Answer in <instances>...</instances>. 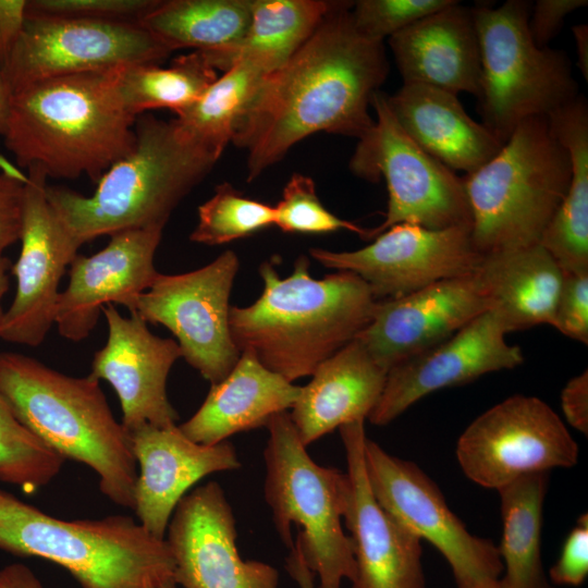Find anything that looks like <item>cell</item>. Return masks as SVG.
Listing matches in <instances>:
<instances>
[{
	"mask_svg": "<svg viewBox=\"0 0 588 588\" xmlns=\"http://www.w3.org/2000/svg\"><path fill=\"white\" fill-rule=\"evenodd\" d=\"M250 22V0L160 1L138 24L171 51H213L235 45Z\"/></svg>",
	"mask_w": 588,
	"mask_h": 588,
	"instance_id": "cell-32",
	"label": "cell"
},
{
	"mask_svg": "<svg viewBox=\"0 0 588 588\" xmlns=\"http://www.w3.org/2000/svg\"><path fill=\"white\" fill-rule=\"evenodd\" d=\"M574 36L576 53H577V66L588 81V26L587 24H577L572 27Z\"/></svg>",
	"mask_w": 588,
	"mask_h": 588,
	"instance_id": "cell-48",
	"label": "cell"
},
{
	"mask_svg": "<svg viewBox=\"0 0 588 588\" xmlns=\"http://www.w3.org/2000/svg\"><path fill=\"white\" fill-rule=\"evenodd\" d=\"M285 568L298 588H316V575L307 566L297 542L290 549L285 559Z\"/></svg>",
	"mask_w": 588,
	"mask_h": 588,
	"instance_id": "cell-46",
	"label": "cell"
},
{
	"mask_svg": "<svg viewBox=\"0 0 588 588\" xmlns=\"http://www.w3.org/2000/svg\"><path fill=\"white\" fill-rule=\"evenodd\" d=\"M578 454L576 441L552 407L522 394L475 418L456 444L465 476L494 490L527 475L573 467Z\"/></svg>",
	"mask_w": 588,
	"mask_h": 588,
	"instance_id": "cell-11",
	"label": "cell"
},
{
	"mask_svg": "<svg viewBox=\"0 0 588 588\" xmlns=\"http://www.w3.org/2000/svg\"><path fill=\"white\" fill-rule=\"evenodd\" d=\"M351 2H335L310 38L267 75L232 143L247 152V181L302 139L327 132L360 138L372 125V95L389 73L383 41L363 36Z\"/></svg>",
	"mask_w": 588,
	"mask_h": 588,
	"instance_id": "cell-1",
	"label": "cell"
},
{
	"mask_svg": "<svg viewBox=\"0 0 588 588\" xmlns=\"http://www.w3.org/2000/svg\"><path fill=\"white\" fill-rule=\"evenodd\" d=\"M117 68L48 78L14 91L2 136L16 163L47 177L85 174L97 184L131 154L137 118L118 97Z\"/></svg>",
	"mask_w": 588,
	"mask_h": 588,
	"instance_id": "cell-3",
	"label": "cell"
},
{
	"mask_svg": "<svg viewBox=\"0 0 588 588\" xmlns=\"http://www.w3.org/2000/svg\"><path fill=\"white\" fill-rule=\"evenodd\" d=\"M488 310L473 273L441 280L400 297L377 301L369 323L356 340L389 371Z\"/></svg>",
	"mask_w": 588,
	"mask_h": 588,
	"instance_id": "cell-22",
	"label": "cell"
},
{
	"mask_svg": "<svg viewBox=\"0 0 588 588\" xmlns=\"http://www.w3.org/2000/svg\"><path fill=\"white\" fill-rule=\"evenodd\" d=\"M549 473L531 474L497 490L501 500L502 537L498 546L504 588H558L541 556L542 509Z\"/></svg>",
	"mask_w": 588,
	"mask_h": 588,
	"instance_id": "cell-31",
	"label": "cell"
},
{
	"mask_svg": "<svg viewBox=\"0 0 588 588\" xmlns=\"http://www.w3.org/2000/svg\"><path fill=\"white\" fill-rule=\"evenodd\" d=\"M309 254L326 268L362 278L377 301L470 274L483 256L473 244L470 228L431 230L412 223L395 224L356 250L314 247Z\"/></svg>",
	"mask_w": 588,
	"mask_h": 588,
	"instance_id": "cell-15",
	"label": "cell"
},
{
	"mask_svg": "<svg viewBox=\"0 0 588 588\" xmlns=\"http://www.w3.org/2000/svg\"><path fill=\"white\" fill-rule=\"evenodd\" d=\"M266 427L265 498L277 532L289 550L297 542L318 588H341L355 576L352 542L342 525L346 473L309 456L289 412L273 416Z\"/></svg>",
	"mask_w": 588,
	"mask_h": 588,
	"instance_id": "cell-8",
	"label": "cell"
},
{
	"mask_svg": "<svg viewBox=\"0 0 588 588\" xmlns=\"http://www.w3.org/2000/svg\"><path fill=\"white\" fill-rule=\"evenodd\" d=\"M505 335L498 316L488 310L443 342L395 365L369 421L385 426L432 392L522 365L520 348L509 344Z\"/></svg>",
	"mask_w": 588,
	"mask_h": 588,
	"instance_id": "cell-19",
	"label": "cell"
},
{
	"mask_svg": "<svg viewBox=\"0 0 588 588\" xmlns=\"http://www.w3.org/2000/svg\"><path fill=\"white\" fill-rule=\"evenodd\" d=\"M46 179L39 169H28L21 252L10 270L16 292L0 328L2 340L32 347L39 346L54 324L60 280L82 246L49 204Z\"/></svg>",
	"mask_w": 588,
	"mask_h": 588,
	"instance_id": "cell-16",
	"label": "cell"
},
{
	"mask_svg": "<svg viewBox=\"0 0 588 588\" xmlns=\"http://www.w3.org/2000/svg\"><path fill=\"white\" fill-rule=\"evenodd\" d=\"M266 76L250 62H236L176 113L175 126L187 139L220 157Z\"/></svg>",
	"mask_w": 588,
	"mask_h": 588,
	"instance_id": "cell-34",
	"label": "cell"
},
{
	"mask_svg": "<svg viewBox=\"0 0 588 588\" xmlns=\"http://www.w3.org/2000/svg\"><path fill=\"white\" fill-rule=\"evenodd\" d=\"M387 373L356 339L322 362L290 413L302 443L307 448L345 424L368 418Z\"/></svg>",
	"mask_w": 588,
	"mask_h": 588,
	"instance_id": "cell-26",
	"label": "cell"
},
{
	"mask_svg": "<svg viewBox=\"0 0 588 588\" xmlns=\"http://www.w3.org/2000/svg\"><path fill=\"white\" fill-rule=\"evenodd\" d=\"M345 450L347 493L343 522L352 542V588H426L421 540L390 515L367 479L365 420L339 428Z\"/></svg>",
	"mask_w": 588,
	"mask_h": 588,
	"instance_id": "cell-18",
	"label": "cell"
},
{
	"mask_svg": "<svg viewBox=\"0 0 588 588\" xmlns=\"http://www.w3.org/2000/svg\"><path fill=\"white\" fill-rule=\"evenodd\" d=\"M155 588H177V585L175 581H168V583H164V584H161Z\"/></svg>",
	"mask_w": 588,
	"mask_h": 588,
	"instance_id": "cell-52",
	"label": "cell"
},
{
	"mask_svg": "<svg viewBox=\"0 0 588 588\" xmlns=\"http://www.w3.org/2000/svg\"><path fill=\"white\" fill-rule=\"evenodd\" d=\"M171 52L138 22L26 12L21 37L2 72L13 94L48 78L132 63L159 64Z\"/></svg>",
	"mask_w": 588,
	"mask_h": 588,
	"instance_id": "cell-13",
	"label": "cell"
},
{
	"mask_svg": "<svg viewBox=\"0 0 588 588\" xmlns=\"http://www.w3.org/2000/svg\"><path fill=\"white\" fill-rule=\"evenodd\" d=\"M403 84L478 98L481 64L473 7L454 0L389 38Z\"/></svg>",
	"mask_w": 588,
	"mask_h": 588,
	"instance_id": "cell-24",
	"label": "cell"
},
{
	"mask_svg": "<svg viewBox=\"0 0 588 588\" xmlns=\"http://www.w3.org/2000/svg\"><path fill=\"white\" fill-rule=\"evenodd\" d=\"M530 9L525 0L473 7L481 64L478 111L502 143L522 121L548 117L579 95L568 56L532 40Z\"/></svg>",
	"mask_w": 588,
	"mask_h": 588,
	"instance_id": "cell-9",
	"label": "cell"
},
{
	"mask_svg": "<svg viewBox=\"0 0 588 588\" xmlns=\"http://www.w3.org/2000/svg\"><path fill=\"white\" fill-rule=\"evenodd\" d=\"M126 432L138 467L133 510L138 523L158 539H166L177 503L195 483L210 474L241 467L229 441L197 443L177 425L145 424Z\"/></svg>",
	"mask_w": 588,
	"mask_h": 588,
	"instance_id": "cell-23",
	"label": "cell"
},
{
	"mask_svg": "<svg viewBox=\"0 0 588 588\" xmlns=\"http://www.w3.org/2000/svg\"><path fill=\"white\" fill-rule=\"evenodd\" d=\"M108 326L105 346L93 357L88 376L115 391L126 431L149 424L176 425L179 415L167 395V379L182 357L177 342L151 333L137 313L122 316L113 304L102 308Z\"/></svg>",
	"mask_w": 588,
	"mask_h": 588,
	"instance_id": "cell-21",
	"label": "cell"
},
{
	"mask_svg": "<svg viewBox=\"0 0 588 588\" xmlns=\"http://www.w3.org/2000/svg\"><path fill=\"white\" fill-rule=\"evenodd\" d=\"M555 586L578 587L588 577V514H581L567 535L560 555L549 572Z\"/></svg>",
	"mask_w": 588,
	"mask_h": 588,
	"instance_id": "cell-41",
	"label": "cell"
},
{
	"mask_svg": "<svg viewBox=\"0 0 588 588\" xmlns=\"http://www.w3.org/2000/svg\"><path fill=\"white\" fill-rule=\"evenodd\" d=\"M0 549L65 568L82 588H155L174 580L166 539L125 515L52 517L0 489Z\"/></svg>",
	"mask_w": 588,
	"mask_h": 588,
	"instance_id": "cell-6",
	"label": "cell"
},
{
	"mask_svg": "<svg viewBox=\"0 0 588 588\" xmlns=\"http://www.w3.org/2000/svg\"><path fill=\"white\" fill-rule=\"evenodd\" d=\"M588 4L587 0H538L531 5L528 28L538 47L548 44L560 30L564 19Z\"/></svg>",
	"mask_w": 588,
	"mask_h": 588,
	"instance_id": "cell-43",
	"label": "cell"
},
{
	"mask_svg": "<svg viewBox=\"0 0 588 588\" xmlns=\"http://www.w3.org/2000/svg\"><path fill=\"white\" fill-rule=\"evenodd\" d=\"M26 0H0V65L16 46L26 20Z\"/></svg>",
	"mask_w": 588,
	"mask_h": 588,
	"instance_id": "cell-45",
	"label": "cell"
},
{
	"mask_svg": "<svg viewBox=\"0 0 588 588\" xmlns=\"http://www.w3.org/2000/svg\"><path fill=\"white\" fill-rule=\"evenodd\" d=\"M135 132L132 152L105 172L91 195L46 186L49 204L82 245L125 230L164 228L219 159L182 135L173 120L140 114Z\"/></svg>",
	"mask_w": 588,
	"mask_h": 588,
	"instance_id": "cell-4",
	"label": "cell"
},
{
	"mask_svg": "<svg viewBox=\"0 0 588 588\" xmlns=\"http://www.w3.org/2000/svg\"><path fill=\"white\" fill-rule=\"evenodd\" d=\"M64 461L17 420L0 395V481L33 492L48 485Z\"/></svg>",
	"mask_w": 588,
	"mask_h": 588,
	"instance_id": "cell-35",
	"label": "cell"
},
{
	"mask_svg": "<svg viewBox=\"0 0 588 588\" xmlns=\"http://www.w3.org/2000/svg\"><path fill=\"white\" fill-rule=\"evenodd\" d=\"M373 125L357 140L350 170L358 177L384 179L388 209L383 222L369 229L368 240L400 223L431 230L471 226L463 179L418 146L391 112L387 94L371 98Z\"/></svg>",
	"mask_w": 588,
	"mask_h": 588,
	"instance_id": "cell-10",
	"label": "cell"
},
{
	"mask_svg": "<svg viewBox=\"0 0 588 588\" xmlns=\"http://www.w3.org/2000/svg\"><path fill=\"white\" fill-rule=\"evenodd\" d=\"M162 231L160 226L125 230L110 235L98 253L76 255L54 309V324L64 339H86L108 304L135 311L138 296L158 274L154 260Z\"/></svg>",
	"mask_w": 588,
	"mask_h": 588,
	"instance_id": "cell-20",
	"label": "cell"
},
{
	"mask_svg": "<svg viewBox=\"0 0 588 588\" xmlns=\"http://www.w3.org/2000/svg\"><path fill=\"white\" fill-rule=\"evenodd\" d=\"M167 534L174 580L183 588L279 587L275 567L241 558L234 514L217 481L199 486L181 499Z\"/></svg>",
	"mask_w": 588,
	"mask_h": 588,
	"instance_id": "cell-17",
	"label": "cell"
},
{
	"mask_svg": "<svg viewBox=\"0 0 588 588\" xmlns=\"http://www.w3.org/2000/svg\"><path fill=\"white\" fill-rule=\"evenodd\" d=\"M335 2L321 0H250V22L240 41L200 51L217 71L247 61L267 75L284 65L310 38Z\"/></svg>",
	"mask_w": 588,
	"mask_h": 588,
	"instance_id": "cell-30",
	"label": "cell"
},
{
	"mask_svg": "<svg viewBox=\"0 0 588 588\" xmlns=\"http://www.w3.org/2000/svg\"><path fill=\"white\" fill-rule=\"evenodd\" d=\"M388 106L405 133L452 171L469 174L491 160L503 144L471 119L457 95L422 85L402 84L387 95Z\"/></svg>",
	"mask_w": 588,
	"mask_h": 588,
	"instance_id": "cell-25",
	"label": "cell"
},
{
	"mask_svg": "<svg viewBox=\"0 0 588 588\" xmlns=\"http://www.w3.org/2000/svg\"><path fill=\"white\" fill-rule=\"evenodd\" d=\"M0 588H42V585L27 566L14 563L0 569Z\"/></svg>",
	"mask_w": 588,
	"mask_h": 588,
	"instance_id": "cell-47",
	"label": "cell"
},
{
	"mask_svg": "<svg viewBox=\"0 0 588 588\" xmlns=\"http://www.w3.org/2000/svg\"><path fill=\"white\" fill-rule=\"evenodd\" d=\"M159 0H30L33 14L100 21L138 22Z\"/></svg>",
	"mask_w": 588,
	"mask_h": 588,
	"instance_id": "cell-39",
	"label": "cell"
},
{
	"mask_svg": "<svg viewBox=\"0 0 588 588\" xmlns=\"http://www.w3.org/2000/svg\"><path fill=\"white\" fill-rule=\"evenodd\" d=\"M217 78V71L204 54L194 50L174 58L167 68L155 63L118 66L114 86L125 111L137 118L154 109H169L176 114Z\"/></svg>",
	"mask_w": 588,
	"mask_h": 588,
	"instance_id": "cell-33",
	"label": "cell"
},
{
	"mask_svg": "<svg viewBox=\"0 0 588 588\" xmlns=\"http://www.w3.org/2000/svg\"><path fill=\"white\" fill-rule=\"evenodd\" d=\"M563 275L540 244L483 255L473 272L506 333L552 326Z\"/></svg>",
	"mask_w": 588,
	"mask_h": 588,
	"instance_id": "cell-28",
	"label": "cell"
},
{
	"mask_svg": "<svg viewBox=\"0 0 588 588\" xmlns=\"http://www.w3.org/2000/svg\"><path fill=\"white\" fill-rule=\"evenodd\" d=\"M561 406L569 426L588 433V372L572 378L561 393Z\"/></svg>",
	"mask_w": 588,
	"mask_h": 588,
	"instance_id": "cell-44",
	"label": "cell"
},
{
	"mask_svg": "<svg viewBox=\"0 0 588 588\" xmlns=\"http://www.w3.org/2000/svg\"><path fill=\"white\" fill-rule=\"evenodd\" d=\"M11 266L12 264L10 259L4 257L3 255H0V328L4 316V311L1 307V299L5 295L10 286L8 272L11 270Z\"/></svg>",
	"mask_w": 588,
	"mask_h": 588,
	"instance_id": "cell-50",
	"label": "cell"
},
{
	"mask_svg": "<svg viewBox=\"0 0 588 588\" xmlns=\"http://www.w3.org/2000/svg\"><path fill=\"white\" fill-rule=\"evenodd\" d=\"M478 588H504V586L502 585L501 579L499 578V579L486 583Z\"/></svg>",
	"mask_w": 588,
	"mask_h": 588,
	"instance_id": "cell-51",
	"label": "cell"
},
{
	"mask_svg": "<svg viewBox=\"0 0 588 588\" xmlns=\"http://www.w3.org/2000/svg\"><path fill=\"white\" fill-rule=\"evenodd\" d=\"M552 327L573 340L588 344V272L564 273Z\"/></svg>",
	"mask_w": 588,
	"mask_h": 588,
	"instance_id": "cell-40",
	"label": "cell"
},
{
	"mask_svg": "<svg viewBox=\"0 0 588 588\" xmlns=\"http://www.w3.org/2000/svg\"><path fill=\"white\" fill-rule=\"evenodd\" d=\"M454 0H359L351 7V17L363 36L383 41L418 20Z\"/></svg>",
	"mask_w": 588,
	"mask_h": 588,
	"instance_id": "cell-38",
	"label": "cell"
},
{
	"mask_svg": "<svg viewBox=\"0 0 588 588\" xmlns=\"http://www.w3.org/2000/svg\"><path fill=\"white\" fill-rule=\"evenodd\" d=\"M301 388L244 351L232 370L211 384L197 412L179 428L197 443L217 444L235 433L266 427L273 416L293 407Z\"/></svg>",
	"mask_w": 588,
	"mask_h": 588,
	"instance_id": "cell-27",
	"label": "cell"
},
{
	"mask_svg": "<svg viewBox=\"0 0 588 588\" xmlns=\"http://www.w3.org/2000/svg\"><path fill=\"white\" fill-rule=\"evenodd\" d=\"M0 395L47 448L90 467L115 505L132 509L137 479L127 432L99 381L71 377L21 353H0Z\"/></svg>",
	"mask_w": 588,
	"mask_h": 588,
	"instance_id": "cell-5",
	"label": "cell"
},
{
	"mask_svg": "<svg viewBox=\"0 0 588 588\" xmlns=\"http://www.w3.org/2000/svg\"><path fill=\"white\" fill-rule=\"evenodd\" d=\"M12 93L0 65V135L3 134L8 121Z\"/></svg>",
	"mask_w": 588,
	"mask_h": 588,
	"instance_id": "cell-49",
	"label": "cell"
},
{
	"mask_svg": "<svg viewBox=\"0 0 588 588\" xmlns=\"http://www.w3.org/2000/svg\"><path fill=\"white\" fill-rule=\"evenodd\" d=\"M25 180L15 171L0 172V255L20 241Z\"/></svg>",
	"mask_w": 588,
	"mask_h": 588,
	"instance_id": "cell-42",
	"label": "cell"
},
{
	"mask_svg": "<svg viewBox=\"0 0 588 588\" xmlns=\"http://www.w3.org/2000/svg\"><path fill=\"white\" fill-rule=\"evenodd\" d=\"M571 175L568 152L547 117L522 121L491 160L462 176L476 249L487 255L539 244Z\"/></svg>",
	"mask_w": 588,
	"mask_h": 588,
	"instance_id": "cell-7",
	"label": "cell"
},
{
	"mask_svg": "<svg viewBox=\"0 0 588 588\" xmlns=\"http://www.w3.org/2000/svg\"><path fill=\"white\" fill-rule=\"evenodd\" d=\"M274 211V225L286 233L322 234L345 229L368 240L369 229L329 211L317 196L313 179L304 174L290 177Z\"/></svg>",
	"mask_w": 588,
	"mask_h": 588,
	"instance_id": "cell-37",
	"label": "cell"
},
{
	"mask_svg": "<svg viewBox=\"0 0 588 588\" xmlns=\"http://www.w3.org/2000/svg\"><path fill=\"white\" fill-rule=\"evenodd\" d=\"M549 126L567 150L572 175L540 245L563 273L588 272V105L583 95L551 112Z\"/></svg>",
	"mask_w": 588,
	"mask_h": 588,
	"instance_id": "cell-29",
	"label": "cell"
},
{
	"mask_svg": "<svg viewBox=\"0 0 588 588\" xmlns=\"http://www.w3.org/2000/svg\"><path fill=\"white\" fill-rule=\"evenodd\" d=\"M237 270L236 254L226 250L189 272H158L136 301L134 313L169 329L182 357L211 384L220 382L241 355L231 334L229 305Z\"/></svg>",
	"mask_w": 588,
	"mask_h": 588,
	"instance_id": "cell-14",
	"label": "cell"
},
{
	"mask_svg": "<svg viewBox=\"0 0 588 588\" xmlns=\"http://www.w3.org/2000/svg\"><path fill=\"white\" fill-rule=\"evenodd\" d=\"M364 458L369 487L378 503L442 554L457 588H478L501 577L498 546L467 530L418 465L388 453L368 438Z\"/></svg>",
	"mask_w": 588,
	"mask_h": 588,
	"instance_id": "cell-12",
	"label": "cell"
},
{
	"mask_svg": "<svg viewBox=\"0 0 588 588\" xmlns=\"http://www.w3.org/2000/svg\"><path fill=\"white\" fill-rule=\"evenodd\" d=\"M305 256L281 279L273 264L260 265V297L231 307L230 329L240 352H252L269 370L290 382L316 368L357 338L369 323L377 299L350 271L314 279Z\"/></svg>",
	"mask_w": 588,
	"mask_h": 588,
	"instance_id": "cell-2",
	"label": "cell"
},
{
	"mask_svg": "<svg viewBox=\"0 0 588 588\" xmlns=\"http://www.w3.org/2000/svg\"><path fill=\"white\" fill-rule=\"evenodd\" d=\"M274 206L248 198L222 183L198 207V222L189 235L195 243L225 244L274 225Z\"/></svg>",
	"mask_w": 588,
	"mask_h": 588,
	"instance_id": "cell-36",
	"label": "cell"
}]
</instances>
